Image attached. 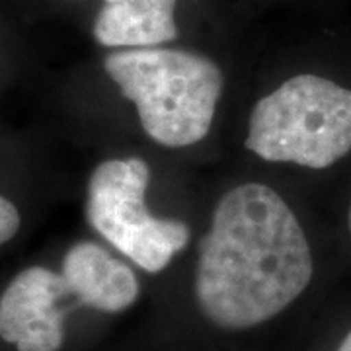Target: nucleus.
Listing matches in <instances>:
<instances>
[{
	"instance_id": "1",
	"label": "nucleus",
	"mask_w": 351,
	"mask_h": 351,
	"mask_svg": "<svg viewBox=\"0 0 351 351\" xmlns=\"http://www.w3.org/2000/svg\"><path fill=\"white\" fill-rule=\"evenodd\" d=\"M313 279V254L283 197L242 184L217 203L199 244L195 297L225 330H246L283 313Z\"/></svg>"
},
{
	"instance_id": "2",
	"label": "nucleus",
	"mask_w": 351,
	"mask_h": 351,
	"mask_svg": "<svg viewBox=\"0 0 351 351\" xmlns=\"http://www.w3.org/2000/svg\"><path fill=\"white\" fill-rule=\"evenodd\" d=\"M106 73L121 94L137 106L147 135L170 149H182L207 137L223 73L197 53L135 47L106 57Z\"/></svg>"
},
{
	"instance_id": "3",
	"label": "nucleus",
	"mask_w": 351,
	"mask_h": 351,
	"mask_svg": "<svg viewBox=\"0 0 351 351\" xmlns=\"http://www.w3.org/2000/svg\"><path fill=\"white\" fill-rule=\"evenodd\" d=\"M246 149L314 170L338 162L351 151V90L316 75L289 78L254 106Z\"/></svg>"
},
{
	"instance_id": "4",
	"label": "nucleus",
	"mask_w": 351,
	"mask_h": 351,
	"mask_svg": "<svg viewBox=\"0 0 351 351\" xmlns=\"http://www.w3.org/2000/svg\"><path fill=\"white\" fill-rule=\"evenodd\" d=\"M149 166L141 158L106 160L90 178L86 217L115 250L149 274H158L189 240L188 226L158 219L145 205Z\"/></svg>"
},
{
	"instance_id": "5",
	"label": "nucleus",
	"mask_w": 351,
	"mask_h": 351,
	"mask_svg": "<svg viewBox=\"0 0 351 351\" xmlns=\"http://www.w3.org/2000/svg\"><path fill=\"white\" fill-rule=\"evenodd\" d=\"M66 295L63 276L39 265L24 269L0 299V338L18 351H59L64 328L57 302Z\"/></svg>"
},
{
	"instance_id": "6",
	"label": "nucleus",
	"mask_w": 351,
	"mask_h": 351,
	"mask_svg": "<svg viewBox=\"0 0 351 351\" xmlns=\"http://www.w3.org/2000/svg\"><path fill=\"white\" fill-rule=\"evenodd\" d=\"M61 276L71 295L101 313H121L138 297V281L131 267L94 242H80L66 252Z\"/></svg>"
},
{
	"instance_id": "7",
	"label": "nucleus",
	"mask_w": 351,
	"mask_h": 351,
	"mask_svg": "<svg viewBox=\"0 0 351 351\" xmlns=\"http://www.w3.org/2000/svg\"><path fill=\"white\" fill-rule=\"evenodd\" d=\"M176 0H106L94 36L106 47H156L178 36Z\"/></svg>"
},
{
	"instance_id": "8",
	"label": "nucleus",
	"mask_w": 351,
	"mask_h": 351,
	"mask_svg": "<svg viewBox=\"0 0 351 351\" xmlns=\"http://www.w3.org/2000/svg\"><path fill=\"white\" fill-rule=\"evenodd\" d=\"M20 228V213L10 201L0 195V246L12 239Z\"/></svg>"
},
{
	"instance_id": "9",
	"label": "nucleus",
	"mask_w": 351,
	"mask_h": 351,
	"mask_svg": "<svg viewBox=\"0 0 351 351\" xmlns=\"http://www.w3.org/2000/svg\"><path fill=\"white\" fill-rule=\"evenodd\" d=\"M338 351H351V332L346 336V339L341 341V346L338 348Z\"/></svg>"
},
{
	"instance_id": "10",
	"label": "nucleus",
	"mask_w": 351,
	"mask_h": 351,
	"mask_svg": "<svg viewBox=\"0 0 351 351\" xmlns=\"http://www.w3.org/2000/svg\"><path fill=\"white\" fill-rule=\"evenodd\" d=\"M350 230H351V207H350Z\"/></svg>"
}]
</instances>
